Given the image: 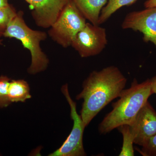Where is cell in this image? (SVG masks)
<instances>
[{
    "mask_svg": "<svg viewBox=\"0 0 156 156\" xmlns=\"http://www.w3.org/2000/svg\"><path fill=\"white\" fill-rule=\"evenodd\" d=\"M127 79L116 66L93 71L84 81L83 90L77 100L83 99L81 116L85 128L107 105L119 98L125 89Z\"/></svg>",
    "mask_w": 156,
    "mask_h": 156,
    "instance_id": "1",
    "label": "cell"
},
{
    "mask_svg": "<svg viewBox=\"0 0 156 156\" xmlns=\"http://www.w3.org/2000/svg\"><path fill=\"white\" fill-rule=\"evenodd\" d=\"M152 94L150 79L139 83L134 79L131 87L122 91L119 99L112 104V111L99 124L100 134H107L123 125L130 126Z\"/></svg>",
    "mask_w": 156,
    "mask_h": 156,
    "instance_id": "2",
    "label": "cell"
},
{
    "mask_svg": "<svg viewBox=\"0 0 156 156\" xmlns=\"http://www.w3.org/2000/svg\"><path fill=\"white\" fill-rule=\"evenodd\" d=\"M3 37L19 40L23 48L30 51L31 62L27 69L29 73L36 74L47 69L49 60L42 50L40 44L47 38V34L45 32L30 28L23 18L22 11H18L16 16L11 20Z\"/></svg>",
    "mask_w": 156,
    "mask_h": 156,
    "instance_id": "3",
    "label": "cell"
},
{
    "mask_svg": "<svg viewBox=\"0 0 156 156\" xmlns=\"http://www.w3.org/2000/svg\"><path fill=\"white\" fill-rule=\"evenodd\" d=\"M86 18L69 0L48 30L49 37L63 48L71 46L78 33L87 23Z\"/></svg>",
    "mask_w": 156,
    "mask_h": 156,
    "instance_id": "4",
    "label": "cell"
},
{
    "mask_svg": "<svg viewBox=\"0 0 156 156\" xmlns=\"http://www.w3.org/2000/svg\"><path fill=\"white\" fill-rule=\"evenodd\" d=\"M61 90L70 107V115L73 121V126L69 135L63 144L49 156H86L83 145V135L85 128L81 115L78 114L77 112L76 104L70 96L67 84L63 85Z\"/></svg>",
    "mask_w": 156,
    "mask_h": 156,
    "instance_id": "5",
    "label": "cell"
},
{
    "mask_svg": "<svg viewBox=\"0 0 156 156\" xmlns=\"http://www.w3.org/2000/svg\"><path fill=\"white\" fill-rule=\"evenodd\" d=\"M107 44L105 29L87 23L75 37L71 46L81 57L87 58L100 54Z\"/></svg>",
    "mask_w": 156,
    "mask_h": 156,
    "instance_id": "6",
    "label": "cell"
},
{
    "mask_svg": "<svg viewBox=\"0 0 156 156\" xmlns=\"http://www.w3.org/2000/svg\"><path fill=\"white\" fill-rule=\"evenodd\" d=\"M121 27L123 29L140 32L143 35L144 41L150 42L156 47V7L128 13Z\"/></svg>",
    "mask_w": 156,
    "mask_h": 156,
    "instance_id": "7",
    "label": "cell"
},
{
    "mask_svg": "<svg viewBox=\"0 0 156 156\" xmlns=\"http://www.w3.org/2000/svg\"><path fill=\"white\" fill-rule=\"evenodd\" d=\"M134 143L142 147L156 134V112L148 101L140 109L130 125Z\"/></svg>",
    "mask_w": 156,
    "mask_h": 156,
    "instance_id": "8",
    "label": "cell"
},
{
    "mask_svg": "<svg viewBox=\"0 0 156 156\" xmlns=\"http://www.w3.org/2000/svg\"><path fill=\"white\" fill-rule=\"evenodd\" d=\"M30 6L31 15L38 27L49 28L69 0H24Z\"/></svg>",
    "mask_w": 156,
    "mask_h": 156,
    "instance_id": "9",
    "label": "cell"
},
{
    "mask_svg": "<svg viewBox=\"0 0 156 156\" xmlns=\"http://www.w3.org/2000/svg\"><path fill=\"white\" fill-rule=\"evenodd\" d=\"M82 15L94 25H99V19L102 9L108 0H72Z\"/></svg>",
    "mask_w": 156,
    "mask_h": 156,
    "instance_id": "10",
    "label": "cell"
},
{
    "mask_svg": "<svg viewBox=\"0 0 156 156\" xmlns=\"http://www.w3.org/2000/svg\"><path fill=\"white\" fill-rule=\"evenodd\" d=\"M9 97L11 103L25 102L31 98L28 83L23 80H12L9 87Z\"/></svg>",
    "mask_w": 156,
    "mask_h": 156,
    "instance_id": "11",
    "label": "cell"
},
{
    "mask_svg": "<svg viewBox=\"0 0 156 156\" xmlns=\"http://www.w3.org/2000/svg\"><path fill=\"white\" fill-rule=\"evenodd\" d=\"M137 0H108L107 3L102 9L99 19V24L106 22L113 14L124 6H129Z\"/></svg>",
    "mask_w": 156,
    "mask_h": 156,
    "instance_id": "12",
    "label": "cell"
},
{
    "mask_svg": "<svg viewBox=\"0 0 156 156\" xmlns=\"http://www.w3.org/2000/svg\"><path fill=\"white\" fill-rule=\"evenodd\" d=\"M117 128L122 134L123 138V145L119 156H134V150L133 148L134 137L130 129V126L127 125H123Z\"/></svg>",
    "mask_w": 156,
    "mask_h": 156,
    "instance_id": "13",
    "label": "cell"
},
{
    "mask_svg": "<svg viewBox=\"0 0 156 156\" xmlns=\"http://www.w3.org/2000/svg\"><path fill=\"white\" fill-rule=\"evenodd\" d=\"M17 12L12 5L0 8V38L3 36L8 24L17 14Z\"/></svg>",
    "mask_w": 156,
    "mask_h": 156,
    "instance_id": "14",
    "label": "cell"
},
{
    "mask_svg": "<svg viewBox=\"0 0 156 156\" xmlns=\"http://www.w3.org/2000/svg\"><path fill=\"white\" fill-rule=\"evenodd\" d=\"M11 81L7 76H0V108H3L11 104L9 97V87Z\"/></svg>",
    "mask_w": 156,
    "mask_h": 156,
    "instance_id": "15",
    "label": "cell"
},
{
    "mask_svg": "<svg viewBox=\"0 0 156 156\" xmlns=\"http://www.w3.org/2000/svg\"><path fill=\"white\" fill-rule=\"evenodd\" d=\"M137 151L144 156H156V134L149 140L141 150Z\"/></svg>",
    "mask_w": 156,
    "mask_h": 156,
    "instance_id": "16",
    "label": "cell"
},
{
    "mask_svg": "<svg viewBox=\"0 0 156 156\" xmlns=\"http://www.w3.org/2000/svg\"><path fill=\"white\" fill-rule=\"evenodd\" d=\"M152 94H156V76L150 79Z\"/></svg>",
    "mask_w": 156,
    "mask_h": 156,
    "instance_id": "17",
    "label": "cell"
},
{
    "mask_svg": "<svg viewBox=\"0 0 156 156\" xmlns=\"http://www.w3.org/2000/svg\"><path fill=\"white\" fill-rule=\"evenodd\" d=\"M145 8L156 7V0H147L144 3Z\"/></svg>",
    "mask_w": 156,
    "mask_h": 156,
    "instance_id": "18",
    "label": "cell"
},
{
    "mask_svg": "<svg viewBox=\"0 0 156 156\" xmlns=\"http://www.w3.org/2000/svg\"><path fill=\"white\" fill-rule=\"evenodd\" d=\"M9 5V0H0V8L6 7Z\"/></svg>",
    "mask_w": 156,
    "mask_h": 156,
    "instance_id": "19",
    "label": "cell"
},
{
    "mask_svg": "<svg viewBox=\"0 0 156 156\" xmlns=\"http://www.w3.org/2000/svg\"><path fill=\"white\" fill-rule=\"evenodd\" d=\"M2 44V40L0 38V45Z\"/></svg>",
    "mask_w": 156,
    "mask_h": 156,
    "instance_id": "20",
    "label": "cell"
}]
</instances>
